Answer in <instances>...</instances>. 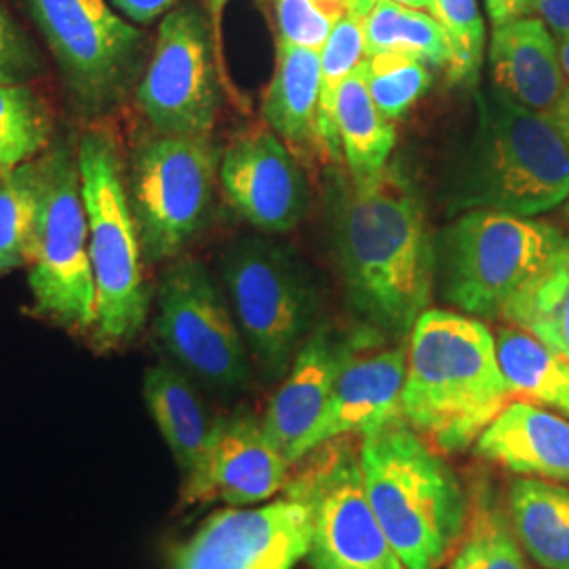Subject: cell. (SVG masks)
Returning <instances> with one entry per match:
<instances>
[{"instance_id": "6da1fadb", "label": "cell", "mask_w": 569, "mask_h": 569, "mask_svg": "<svg viewBox=\"0 0 569 569\" xmlns=\"http://www.w3.org/2000/svg\"><path fill=\"white\" fill-rule=\"evenodd\" d=\"M333 243L348 302L367 329L406 342L437 283V241L425 204L401 164L333 199Z\"/></svg>"}, {"instance_id": "7a4b0ae2", "label": "cell", "mask_w": 569, "mask_h": 569, "mask_svg": "<svg viewBox=\"0 0 569 569\" xmlns=\"http://www.w3.org/2000/svg\"><path fill=\"white\" fill-rule=\"evenodd\" d=\"M512 399L486 321L441 308L418 317L407 338L401 418L430 446L467 453Z\"/></svg>"}, {"instance_id": "3957f363", "label": "cell", "mask_w": 569, "mask_h": 569, "mask_svg": "<svg viewBox=\"0 0 569 569\" xmlns=\"http://www.w3.org/2000/svg\"><path fill=\"white\" fill-rule=\"evenodd\" d=\"M367 500L406 569H441L467 531L468 486L399 416L359 439Z\"/></svg>"}, {"instance_id": "277c9868", "label": "cell", "mask_w": 569, "mask_h": 569, "mask_svg": "<svg viewBox=\"0 0 569 569\" xmlns=\"http://www.w3.org/2000/svg\"><path fill=\"white\" fill-rule=\"evenodd\" d=\"M477 124L449 188L451 211L536 218L569 199V143L549 114L493 87L475 93Z\"/></svg>"}, {"instance_id": "5b68a950", "label": "cell", "mask_w": 569, "mask_h": 569, "mask_svg": "<svg viewBox=\"0 0 569 569\" xmlns=\"http://www.w3.org/2000/svg\"><path fill=\"white\" fill-rule=\"evenodd\" d=\"M82 201L89 222V256L96 279V327L100 352L121 350L142 333L150 310L140 232L129 204L127 169L108 129H87L79 150Z\"/></svg>"}, {"instance_id": "8992f818", "label": "cell", "mask_w": 569, "mask_h": 569, "mask_svg": "<svg viewBox=\"0 0 569 569\" xmlns=\"http://www.w3.org/2000/svg\"><path fill=\"white\" fill-rule=\"evenodd\" d=\"M568 247V237L547 222L465 211L437 239L439 291L468 317L502 319L510 300Z\"/></svg>"}, {"instance_id": "52a82bcc", "label": "cell", "mask_w": 569, "mask_h": 569, "mask_svg": "<svg viewBox=\"0 0 569 569\" xmlns=\"http://www.w3.org/2000/svg\"><path fill=\"white\" fill-rule=\"evenodd\" d=\"M284 498L308 517L310 569H406L367 500L359 437H338L293 465Z\"/></svg>"}, {"instance_id": "ba28073f", "label": "cell", "mask_w": 569, "mask_h": 569, "mask_svg": "<svg viewBox=\"0 0 569 569\" xmlns=\"http://www.w3.org/2000/svg\"><path fill=\"white\" fill-rule=\"evenodd\" d=\"M41 209L28 251L34 312L72 333L96 327V279L77 154L58 143L42 157Z\"/></svg>"}, {"instance_id": "9c48e42d", "label": "cell", "mask_w": 569, "mask_h": 569, "mask_svg": "<svg viewBox=\"0 0 569 569\" xmlns=\"http://www.w3.org/2000/svg\"><path fill=\"white\" fill-rule=\"evenodd\" d=\"M218 178V152L209 138L157 133L131 152L129 204L150 264L180 256L209 222Z\"/></svg>"}, {"instance_id": "30bf717a", "label": "cell", "mask_w": 569, "mask_h": 569, "mask_svg": "<svg viewBox=\"0 0 569 569\" xmlns=\"http://www.w3.org/2000/svg\"><path fill=\"white\" fill-rule=\"evenodd\" d=\"M224 284L249 355L266 380H283L315 329L317 300L305 268L277 244L244 239L224 256Z\"/></svg>"}, {"instance_id": "8fae6325", "label": "cell", "mask_w": 569, "mask_h": 569, "mask_svg": "<svg viewBox=\"0 0 569 569\" xmlns=\"http://www.w3.org/2000/svg\"><path fill=\"white\" fill-rule=\"evenodd\" d=\"M30 13L82 112L121 102L138 74L143 34L108 0H28Z\"/></svg>"}, {"instance_id": "7c38bea8", "label": "cell", "mask_w": 569, "mask_h": 569, "mask_svg": "<svg viewBox=\"0 0 569 569\" xmlns=\"http://www.w3.org/2000/svg\"><path fill=\"white\" fill-rule=\"evenodd\" d=\"M157 336L164 350L218 392H241L251 361L241 327L201 262L171 266L157 291Z\"/></svg>"}, {"instance_id": "4fadbf2b", "label": "cell", "mask_w": 569, "mask_h": 569, "mask_svg": "<svg viewBox=\"0 0 569 569\" xmlns=\"http://www.w3.org/2000/svg\"><path fill=\"white\" fill-rule=\"evenodd\" d=\"M213 42L216 37L201 9L186 4L164 16L136 91V100L157 133L209 138L222 102Z\"/></svg>"}, {"instance_id": "5bb4252c", "label": "cell", "mask_w": 569, "mask_h": 569, "mask_svg": "<svg viewBox=\"0 0 569 569\" xmlns=\"http://www.w3.org/2000/svg\"><path fill=\"white\" fill-rule=\"evenodd\" d=\"M291 470L293 465L266 435L262 418L237 409L213 420L201 458L182 477L180 505H264L283 493Z\"/></svg>"}, {"instance_id": "9a60e30c", "label": "cell", "mask_w": 569, "mask_h": 569, "mask_svg": "<svg viewBox=\"0 0 569 569\" xmlns=\"http://www.w3.org/2000/svg\"><path fill=\"white\" fill-rule=\"evenodd\" d=\"M308 549L302 505L277 498L262 507L213 512L169 555L171 569H293Z\"/></svg>"}, {"instance_id": "2e32d148", "label": "cell", "mask_w": 569, "mask_h": 569, "mask_svg": "<svg viewBox=\"0 0 569 569\" xmlns=\"http://www.w3.org/2000/svg\"><path fill=\"white\" fill-rule=\"evenodd\" d=\"M406 371L407 340L397 342L367 327L346 340L345 361L331 397L300 448V460L331 439H361L367 432L399 418Z\"/></svg>"}, {"instance_id": "e0dca14e", "label": "cell", "mask_w": 569, "mask_h": 569, "mask_svg": "<svg viewBox=\"0 0 569 569\" xmlns=\"http://www.w3.org/2000/svg\"><path fill=\"white\" fill-rule=\"evenodd\" d=\"M220 182L232 209L264 232L284 234L305 220V171L270 129H253L222 154Z\"/></svg>"}, {"instance_id": "ac0fdd59", "label": "cell", "mask_w": 569, "mask_h": 569, "mask_svg": "<svg viewBox=\"0 0 569 569\" xmlns=\"http://www.w3.org/2000/svg\"><path fill=\"white\" fill-rule=\"evenodd\" d=\"M345 357L346 340L329 326L315 327L266 407V435L291 465L300 460V448L326 409Z\"/></svg>"}, {"instance_id": "d6986e66", "label": "cell", "mask_w": 569, "mask_h": 569, "mask_svg": "<svg viewBox=\"0 0 569 569\" xmlns=\"http://www.w3.org/2000/svg\"><path fill=\"white\" fill-rule=\"evenodd\" d=\"M488 58L491 87L510 102L550 117L568 93L557 39L538 16L493 26Z\"/></svg>"}, {"instance_id": "ffe728a7", "label": "cell", "mask_w": 569, "mask_h": 569, "mask_svg": "<svg viewBox=\"0 0 569 569\" xmlns=\"http://www.w3.org/2000/svg\"><path fill=\"white\" fill-rule=\"evenodd\" d=\"M470 451L515 477L569 486V420L531 401L512 399Z\"/></svg>"}, {"instance_id": "44dd1931", "label": "cell", "mask_w": 569, "mask_h": 569, "mask_svg": "<svg viewBox=\"0 0 569 569\" xmlns=\"http://www.w3.org/2000/svg\"><path fill=\"white\" fill-rule=\"evenodd\" d=\"M321 89V51L277 41V66L266 89L262 117L287 148L308 157L321 150L317 108Z\"/></svg>"}, {"instance_id": "7402d4cb", "label": "cell", "mask_w": 569, "mask_h": 569, "mask_svg": "<svg viewBox=\"0 0 569 569\" xmlns=\"http://www.w3.org/2000/svg\"><path fill=\"white\" fill-rule=\"evenodd\" d=\"M510 523L529 559L545 569H569V486L515 477L507 489Z\"/></svg>"}, {"instance_id": "603a6c76", "label": "cell", "mask_w": 569, "mask_h": 569, "mask_svg": "<svg viewBox=\"0 0 569 569\" xmlns=\"http://www.w3.org/2000/svg\"><path fill=\"white\" fill-rule=\"evenodd\" d=\"M143 401L180 472L188 475L203 453L213 420L190 380L171 366H154L143 376Z\"/></svg>"}, {"instance_id": "cb8c5ba5", "label": "cell", "mask_w": 569, "mask_h": 569, "mask_svg": "<svg viewBox=\"0 0 569 569\" xmlns=\"http://www.w3.org/2000/svg\"><path fill=\"white\" fill-rule=\"evenodd\" d=\"M336 122L350 182L373 180L387 169L397 127L376 106L366 81V61L346 77L338 96Z\"/></svg>"}, {"instance_id": "d4e9b609", "label": "cell", "mask_w": 569, "mask_h": 569, "mask_svg": "<svg viewBox=\"0 0 569 569\" xmlns=\"http://www.w3.org/2000/svg\"><path fill=\"white\" fill-rule=\"evenodd\" d=\"M467 486V531L449 569H529L528 555L510 523L507 498L488 475L472 477Z\"/></svg>"}, {"instance_id": "484cf974", "label": "cell", "mask_w": 569, "mask_h": 569, "mask_svg": "<svg viewBox=\"0 0 569 569\" xmlns=\"http://www.w3.org/2000/svg\"><path fill=\"white\" fill-rule=\"evenodd\" d=\"M496 348L515 399L547 407L569 420V363L519 327H500Z\"/></svg>"}, {"instance_id": "4316f807", "label": "cell", "mask_w": 569, "mask_h": 569, "mask_svg": "<svg viewBox=\"0 0 569 569\" xmlns=\"http://www.w3.org/2000/svg\"><path fill=\"white\" fill-rule=\"evenodd\" d=\"M502 321L528 331L569 363V247L510 300Z\"/></svg>"}, {"instance_id": "83f0119b", "label": "cell", "mask_w": 569, "mask_h": 569, "mask_svg": "<svg viewBox=\"0 0 569 569\" xmlns=\"http://www.w3.org/2000/svg\"><path fill=\"white\" fill-rule=\"evenodd\" d=\"M376 53H403L446 70L451 61L441 23L427 11L395 0H378L366 16V58Z\"/></svg>"}, {"instance_id": "f1b7e54d", "label": "cell", "mask_w": 569, "mask_h": 569, "mask_svg": "<svg viewBox=\"0 0 569 569\" xmlns=\"http://www.w3.org/2000/svg\"><path fill=\"white\" fill-rule=\"evenodd\" d=\"M366 56V18L348 11L336 23L321 49V89L317 108V129L321 140V152L327 159L338 161L342 157V143L336 122L338 96L346 77L361 63Z\"/></svg>"}, {"instance_id": "f546056e", "label": "cell", "mask_w": 569, "mask_h": 569, "mask_svg": "<svg viewBox=\"0 0 569 569\" xmlns=\"http://www.w3.org/2000/svg\"><path fill=\"white\" fill-rule=\"evenodd\" d=\"M42 182V159L9 169L0 182V277L28 262L39 222Z\"/></svg>"}, {"instance_id": "4dcf8cb0", "label": "cell", "mask_w": 569, "mask_h": 569, "mask_svg": "<svg viewBox=\"0 0 569 569\" xmlns=\"http://www.w3.org/2000/svg\"><path fill=\"white\" fill-rule=\"evenodd\" d=\"M51 136V112L26 82H0V164L4 171L32 161Z\"/></svg>"}, {"instance_id": "1f68e13d", "label": "cell", "mask_w": 569, "mask_h": 569, "mask_svg": "<svg viewBox=\"0 0 569 569\" xmlns=\"http://www.w3.org/2000/svg\"><path fill=\"white\" fill-rule=\"evenodd\" d=\"M367 89L390 121L403 119L432 84V66L403 53H376L366 58Z\"/></svg>"}, {"instance_id": "d6a6232c", "label": "cell", "mask_w": 569, "mask_h": 569, "mask_svg": "<svg viewBox=\"0 0 569 569\" xmlns=\"http://www.w3.org/2000/svg\"><path fill=\"white\" fill-rule=\"evenodd\" d=\"M441 23L451 49L448 79L470 87L479 81L486 60V21L477 0H432L428 11Z\"/></svg>"}, {"instance_id": "836d02e7", "label": "cell", "mask_w": 569, "mask_h": 569, "mask_svg": "<svg viewBox=\"0 0 569 569\" xmlns=\"http://www.w3.org/2000/svg\"><path fill=\"white\" fill-rule=\"evenodd\" d=\"M277 28V41L323 49L336 23L350 11L348 0H266Z\"/></svg>"}, {"instance_id": "e575fe53", "label": "cell", "mask_w": 569, "mask_h": 569, "mask_svg": "<svg viewBox=\"0 0 569 569\" xmlns=\"http://www.w3.org/2000/svg\"><path fill=\"white\" fill-rule=\"evenodd\" d=\"M41 72V58L0 2V82H28Z\"/></svg>"}, {"instance_id": "d590c367", "label": "cell", "mask_w": 569, "mask_h": 569, "mask_svg": "<svg viewBox=\"0 0 569 569\" xmlns=\"http://www.w3.org/2000/svg\"><path fill=\"white\" fill-rule=\"evenodd\" d=\"M127 20L150 23L167 13L178 0H108Z\"/></svg>"}, {"instance_id": "8d00e7d4", "label": "cell", "mask_w": 569, "mask_h": 569, "mask_svg": "<svg viewBox=\"0 0 569 569\" xmlns=\"http://www.w3.org/2000/svg\"><path fill=\"white\" fill-rule=\"evenodd\" d=\"M547 23L555 39H563L569 34V0H538L536 13Z\"/></svg>"}, {"instance_id": "74e56055", "label": "cell", "mask_w": 569, "mask_h": 569, "mask_svg": "<svg viewBox=\"0 0 569 569\" xmlns=\"http://www.w3.org/2000/svg\"><path fill=\"white\" fill-rule=\"evenodd\" d=\"M483 2H486L491 23L500 26L505 21L533 16L538 0H483Z\"/></svg>"}, {"instance_id": "f35d334b", "label": "cell", "mask_w": 569, "mask_h": 569, "mask_svg": "<svg viewBox=\"0 0 569 569\" xmlns=\"http://www.w3.org/2000/svg\"><path fill=\"white\" fill-rule=\"evenodd\" d=\"M550 119L557 124V129L561 131L566 142L569 143V89L568 93L561 98V102L557 103V108L552 110Z\"/></svg>"}, {"instance_id": "ab89813d", "label": "cell", "mask_w": 569, "mask_h": 569, "mask_svg": "<svg viewBox=\"0 0 569 569\" xmlns=\"http://www.w3.org/2000/svg\"><path fill=\"white\" fill-rule=\"evenodd\" d=\"M557 47H559V60H561V68L566 74V81L569 84V34L563 39H557Z\"/></svg>"}, {"instance_id": "60d3db41", "label": "cell", "mask_w": 569, "mask_h": 569, "mask_svg": "<svg viewBox=\"0 0 569 569\" xmlns=\"http://www.w3.org/2000/svg\"><path fill=\"white\" fill-rule=\"evenodd\" d=\"M348 2H350V11H355V13H359V16L366 18L367 13L373 9V4H376L378 0H348Z\"/></svg>"}, {"instance_id": "b9f144b4", "label": "cell", "mask_w": 569, "mask_h": 569, "mask_svg": "<svg viewBox=\"0 0 569 569\" xmlns=\"http://www.w3.org/2000/svg\"><path fill=\"white\" fill-rule=\"evenodd\" d=\"M395 2H401V4H406V7H411V9H420V11H430V7H432V0H395Z\"/></svg>"}, {"instance_id": "7bdbcfd3", "label": "cell", "mask_w": 569, "mask_h": 569, "mask_svg": "<svg viewBox=\"0 0 569 569\" xmlns=\"http://www.w3.org/2000/svg\"><path fill=\"white\" fill-rule=\"evenodd\" d=\"M207 2H209L211 13H213V21H220V16H222V11H224V7L230 0H207Z\"/></svg>"}, {"instance_id": "ee69618b", "label": "cell", "mask_w": 569, "mask_h": 569, "mask_svg": "<svg viewBox=\"0 0 569 569\" xmlns=\"http://www.w3.org/2000/svg\"><path fill=\"white\" fill-rule=\"evenodd\" d=\"M4 173H7V171H4V169H2V164H0V182H2V178H4Z\"/></svg>"}, {"instance_id": "f6af8a7d", "label": "cell", "mask_w": 569, "mask_h": 569, "mask_svg": "<svg viewBox=\"0 0 569 569\" xmlns=\"http://www.w3.org/2000/svg\"><path fill=\"white\" fill-rule=\"evenodd\" d=\"M566 213H568V216H569V199H568V203H566Z\"/></svg>"}]
</instances>
